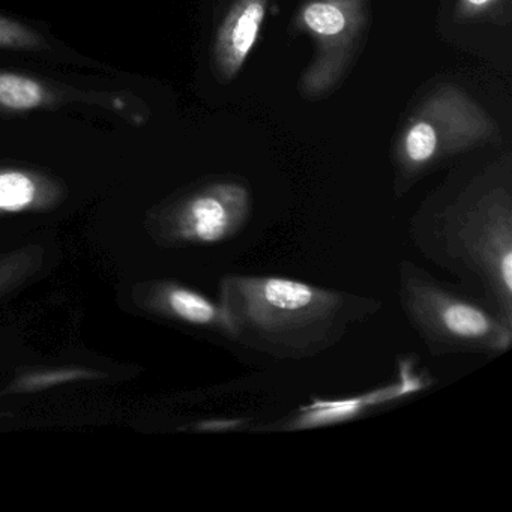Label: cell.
<instances>
[{"instance_id":"6da1fadb","label":"cell","mask_w":512,"mask_h":512,"mask_svg":"<svg viewBox=\"0 0 512 512\" xmlns=\"http://www.w3.org/2000/svg\"><path fill=\"white\" fill-rule=\"evenodd\" d=\"M410 242L464 292L512 323V188L487 169L431 197L413 214Z\"/></svg>"},{"instance_id":"7a4b0ae2","label":"cell","mask_w":512,"mask_h":512,"mask_svg":"<svg viewBox=\"0 0 512 512\" xmlns=\"http://www.w3.org/2000/svg\"><path fill=\"white\" fill-rule=\"evenodd\" d=\"M218 302L230 341L280 361L323 355L383 308L373 296L250 274L224 275Z\"/></svg>"},{"instance_id":"3957f363","label":"cell","mask_w":512,"mask_h":512,"mask_svg":"<svg viewBox=\"0 0 512 512\" xmlns=\"http://www.w3.org/2000/svg\"><path fill=\"white\" fill-rule=\"evenodd\" d=\"M398 302L410 328L434 358L505 355L512 323L457 284L437 280L413 260L397 266Z\"/></svg>"},{"instance_id":"277c9868","label":"cell","mask_w":512,"mask_h":512,"mask_svg":"<svg viewBox=\"0 0 512 512\" xmlns=\"http://www.w3.org/2000/svg\"><path fill=\"white\" fill-rule=\"evenodd\" d=\"M491 116L455 85L434 89L407 119L397 145L398 193L448 158L491 142Z\"/></svg>"},{"instance_id":"5b68a950","label":"cell","mask_w":512,"mask_h":512,"mask_svg":"<svg viewBox=\"0 0 512 512\" xmlns=\"http://www.w3.org/2000/svg\"><path fill=\"white\" fill-rule=\"evenodd\" d=\"M370 0H307L293 20V28L314 43V56L299 80L305 100L331 94L361 50L370 28Z\"/></svg>"},{"instance_id":"8992f818","label":"cell","mask_w":512,"mask_h":512,"mask_svg":"<svg viewBox=\"0 0 512 512\" xmlns=\"http://www.w3.org/2000/svg\"><path fill=\"white\" fill-rule=\"evenodd\" d=\"M253 191L239 178H218L182 200L175 211L179 238L220 244L238 238L253 217Z\"/></svg>"},{"instance_id":"52a82bcc","label":"cell","mask_w":512,"mask_h":512,"mask_svg":"<svg viewBox=\"0 0 512 512\" xmlns=\"http://www.w3.org/2000/svg\"><path fill=\"white\" fill-rule=\"evenodd\" d=\"M269 0H235L215 35L214 65L221 82L238 77L248 56L253 52Z\"/></svg>"},{"instance_id":"ba28073f","label":"cell","mask_w":512,"mask_h":512,"mask_svg":"<svg viewBox=\"0 0 512 512\" xmlns=\"http://www.w3.org/2000/svg\"><path fill=\"white\" fill-rule=\"evenodd\" d=\"M166 304L182 322L200 326V328L215 329L229 338V328H227L226 316L220 302L211 301L187 287L175 286L167 290Z\"/></svg>"},{"instance_id":"9c48e42d","label":"cell","mask_w":512,"mask_h":512,"mask_svg":"<svg viewBox=\"0 0 512 512\" xmlns=\"http://www.w3.org/2000/svg\"><path fill=\"white\" fill-rule=\"evenodd\" d=\"M49 103H52V94L43 83L22 74L0 73V107L26 112Z\"/></svg>"},{"instance_id":"30bf717a","label":"cell","mask_w":512,"mask_h":512,"mask_svg":"<svg viewBox=\"0 0 512 512\" xmlns=\"http://www.w3.org/2000/svg\"><path fill=\"white\" fill-rule=\"evenodd\" d=\"M38 196L37 179L17 170H0V209L19 211Z\"/></svg>"},{"instance_id":"8fae6325","label":"cell","mask_w":512,"mask_h":512,"mask_svg":"<svg viewBox=\"0 0 512 512\" xmlns=\"http://www.w3.org/2000/svg\"><path fill=\"white\" fill-rule=\"evenodd\" d=\"M43 40L22 23L0 16V47L2 49H38Z\"/></svg>"},{"instance_id":"7c38bea8","label":"cell","mask_w":512,"mask_h":512,"mask_svg":"<svg viewBox=\"0 0 512 512\" xmlns=\"http://www.w3.org/2000/svg\"><path fill=\"white\" fill-rule=\"evenodd\" d=\"M503 0H457L454 8L455 19L466 22L487 16Z\"/></svg>"},{"instance_id":"4fadbf2b","label":"cell","mask_w":512,"mask_h":512,"mask_svg":"<svg viewBox=\"0 0 512 512\" xmlns=\"http://www.w3.org/2000/svg\"><path fill=\"white\" fill-rule=\"evenodd\" d=\"M77 376H85L83 373H74V371H65V373L46 374V376L34 377L29 379L31 386H47L53 385L56 382H67V380L74 379Z\"/></svg>"}]
</instances>
